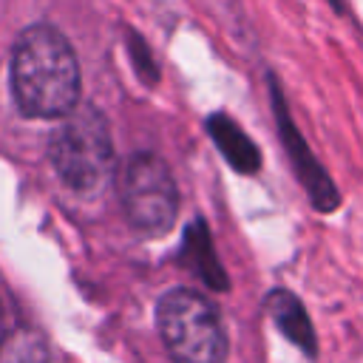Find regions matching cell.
<instances>
[{
	"instance_id": "cell-6",
	"label": "cell",
	"mask_w": 363,
	"mask_h": 363,
	"mask_svg": "<svg viewBox=\"0 0 363 363\" xmlns=\"http://www.w3.org/2000/svg\"><path fill=\"white\" fill-rule=\"evenodd\" d=\"M182 261L184 267L199 275L204 281V286H210L213 292H227L230 289V278L218 261V252L213 247V235L207 230V224L201 218H193L184 227V241H182Z\"/></svg>"
},
{
	"instance_id": "cell-3",
	"label": "cell",
	"mask_w": 363,
	"mask_h": 363,
	"mask_svg": "<svg viewBox=\"0 0 363 363\" xmlns=\"http://www.w3.org/2000/svg\"><path fill=\"white\" fill-rule=\"evenodd\" d=\"M156 329L173 363H227V332L216 303L193 289H170L156 303Z\"/></svg>"
},
{
	"instance_id": "cell-1",
	"label": "cell",
	"mask_w": 363,
	"mask_h": 363,
	"mask_svg": "<svg viewBox=\"0 0 363 363\" xmlns=\"http://www.w3.org/2000/svg\"><path fill=\"white\" fill-rule=\"evenodd\" d=\"M79 62L54 26L20 31L11 48V94L26 116L62 119L79 105Z\"/></svg>"
},
{
	"instance_id": "cell-2",
	"label": "cell",
	"mask_w": 363,
	"mask_h": 363,
	"mask_svg": "<svg viewBox=\"0 0 363 363\" xmlns=\"http://www.w3.org/2000/svg\"><path fill=\"white\" fill-rule=\"evenodd\" d=\"M48 159L71 190L96 193L111 182L116 164L108 119L94 105H77L51 133Z\"/></svg>"
},
{
	"instance_id": "cell-5",
	"label": "cell",
	"mask_w": 363,
	"mask_h": 363,
	"mask_svg": "<svg viewBox=\"0 0 363 363\" xmlns=\"http://www.w3.org/2000/svg\"><path fill=\"white\" fill-rule=\"evenodd\" d=\"M269 99H272V111H275V122H278V133H281V142L286 147V156L292 162V170L298 176V182L303 184L309 201L315 210L320 213H332L337 204H340V193L337 187L332 184L329 173L323 170V164L312 156L306 139L301 136L298 125L292 122L289 111H286V102H284V94L275 82V77H269Z\"/></svg>"
},
{
	"instance_id": "cell-4",
	"label": "cell",
	"mask_w": 363,
	"mask_h": 363,
	"mask_svg": "<svg viewBox=\"0 0 363 363\" xmlns=\"http://www.w3.org/2000/svg\"><path fill=\"white\" fill-rule=\"evenodd\" d=\"M119 199L128 224L147 235H164L176 224L179 190L170 167L156 153H133L122 170Z\"/></svg>"
},
{
	"instance_id": "cell-11",
	"label": "cell",
	"mask_w": 363,
	"mask_h": 363,
	"mask_svg": "<svg viewBox=\"0 0 363 363\" xmlns=\"http://www.w3.org/2000/svg\"><path fill=\"white\" fill-rule=\"evenodd\" d=\"M0 346H3V309H0Z\"/></svg>"
},
{
	"instance_id": "cell-9",
	"label": "cell",
	"mask_w": 363,
	"mask_h": 363,
	"mask_svg": "<svg viewBox=\"0 0 363 363\" xmlns=\"http://www.w3.org/2000/svg\"><path fill=\"white\" fill-rule=\"evenodd\" d=\"M0 354H3V363H51L45 343L40 337H34V335L17 337L11 343V349H3L0 346Z\"/></svg>"
},
{
	"instance_id": "cell-8",
	"label": "cell",
	"mask_w": 363,
	"mask_h": 363,
	"mask_svg": "<svg viewBox=\"0 0 363 363\" xmlns=\"http://www.w3.org/2000/svg\"><path fill=\"white\" fill-rule=\"evenodd\" d=\"M213 145L224 156V162L238 173H255L261 167V150L258 145L241 130V125L227 113H210L204 122Z\"/></svg>"
},
{
	"instance_id": "cell-12",
	"label": "cell",
	"mask_w": 363,
	"mask_h": 363,
	"mask_svg": "<svg viewBox=\"0 0 363 363\" xmlns=\"http://www.w3.org/2000/svg\"><path fill=\"white\" fill-rule=\"evenodd\" d=\"M329 3H332V6H335V9H340V0H329Z\"/></svg>"
},
{
	"instance_id": "cell-7",
	"label": "cell",
	"mask_w": 363,
	"mask_h": 363,
	"mask_svg": "<svg viewBox=\"0 0 363 363\" xmlns=\"http://www.w3.org/2000/svg\"><path fill=\"white\" fill-rule=\"evenodd\" d=\"M267 312L289 343H295L306 357L318 354V337H315L309 312L298 295H292L289 289H272L267 295Z\"/></svg>"
},
{
	"instance_id": "cell-10",
	"label": "cell",
	"mask_w": 363,
	"mask_h": 363,
	"mask_svg": "<svg viewBox=\"0 0 363 363\" xmlns=\"http://www.w3.org/2000/svg\"><path fill=\"white\" fill-rule=\"evenodd\" d=\"M128 48H130V57H133V65H136V74L142 77V82L156 85L159 68H156V62H153V57H150V48L145 45V40L130 31V34H128Z\"/></svg>"
}]
</instances>
